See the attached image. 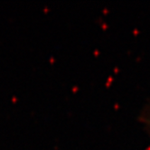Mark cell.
I'll return each mask as SVG.
<instances>
[{
  "instance_id": "cell-1",
  "label": "cell",
  "mask_w": 150,
  "mask_h": 150,
  "mask_svg": "<svg viewBox=\"0 0 150 150\" xmlns=\"http://www.w3.org/2000/svg\"><path fill=\"white\" fill-rule=\"evenodd\" d=\"M139 119H140L141 123L144 125L148 135L150 136V102H148V104L142 110V113Z\"/></svg>"
}]
</instances>
